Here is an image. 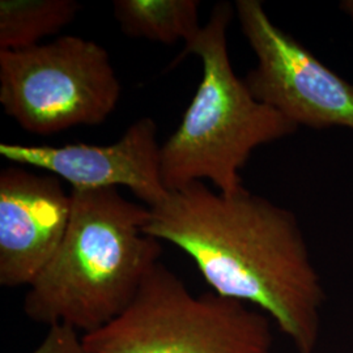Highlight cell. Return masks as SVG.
<instances>
[{
	"label": "cell",
	"instance_id": "1",
	"mask_svg": "<svg viewBox=\"0 0 353 353\" xmlns=\"http://www.w3.org/2000/svg\"><path fill=\"white\" fill-rule=\"evenodd\" d=\"M144 232L186 252L212 292L270 316L299 353H314L326 294L294 214L243 189L205 182L169 192Z\"/></svg>",
	"mask_w": 353,
	"mask_h": 353
},
{
	"label": "cell",
	"instance_id": "2",
	"mask_svg": "<svg viewBox=\"0 0 353 353\" xmlns=\"http://www.w3.org/2000/svg\"><path fill=\"white\" fill-rule=\"evenodd\" d=\"M63 240L28 287L24 313L33 322L64 323L84 334L121 316L163 254L144 232L150 207L119 189L71 190Z\"/></svg>",
	"mask_w": 353,
	"mask_h": 353
},
{
	"label": "cell",
	"instance_id": "3",
	"mask_svg": "<svg viewBox=\"0 0 353 353\" xmlns=\"http://www.w3.org/2000/svg\"><path fill=\"white\" fill-rule=\"evenodd\" d=\"M229 3L216 4L205 26L185 45L202 61V80L176 131L161 144V178L169 192L208 181L223 194L243 189L241 170L254 150L294 134L299 126L258 101L234 74L228 49Z\"/></svg>",
	"mask_w": 353,
	"mask_h": 353
},
{
	"label": "cell",
	"instance_id": "4",
	"mask_svg": "<svg viewBox=\"0 0 353 353\" xmlns=\"http://www.w3.org/2000/svg\"><path fill=\"white\" fill-rule=\"evenodd\" d=\"M93 353H271V318L207 292L194 296L159 262L119 316L83 334Z\"/></svg>",
	"mask_w": 353,
	"mask_h": 353
},
{
	"label": "cell",
	"instance_id": "5",
	"mask_svg": "<svg viewBox=\"0 0 353 353\" xmlns=\"http://www.w3.org/2000/svg\"><path fill=\"white\" fill-rule=\"evenodd\" d=\"M122 85L106 49L62 36L21 50L0 51V103L24 131L49 137L106 121Z\"/></svg>",
	"mask_w": 353,
	"mask_h": 353
},
{
	"label": "cell",
	"instance_id": "6",
	"mask_svg": "<svg viewBox=\"0 0 353 353\" xmlns=\"http://www.w3.org/2000/svg\"><path fill=\"white\" fill-rule=\"evenodd\" d=\"M236 12L256 65L243 79L258 101L297 126L353 130V84L272 23L259 0H237Z\"/></svg>",
	"mask_w": 353,
	"mask_h": 353
},
{
	"label": "cell",
	"instance_id": "7",
	"mask_svg": "<svg viewBox=\"0 0 353 353\" xmlns=\"http://www.w3.org/2000/svg\"><path fill=\"white\" fill-rule=\"evenodd\" d=\"M0 156L14 164L54 174L71 190L126 188L150 208L169 195L161 178L157 125L150 117L135 121L109 145L1 143Z\"/></svg>",
	"mask_w": 353,
	"mask_h": 353
},
{
	"label": "cell",
	"instance_id": "8",
	"mask_svg": "<svg viewBox=\"0 0 353 353\" xmlns=\"http://www.w3.org/2000/svg\"><path fill=\"white\" fill-rule=\"evenodd\" d=\"M72 194L54 174L8 166L0 172V284L29 287L63 240Z\"/></svg>",
	"mask_w": 353,
	"mask_h": 353
},
{
	"label": "cell",
	"instance_id": "9",
	"mask_svg": "<svg viewBox=\"0 0 353 353\" xmlns=\"http://www.w3.org/2000/svg\"><path fill=\"white\" fill-rule=\"evenodd\" d=\"M198 0H114V19L131 38L188 45L202 26Z\"/></svg>",
	"mask_w": 353,
	"mask_h": 353
},
{
	"label": "cell",
	"instance_id": "10",
	"mask_svg": "<svg viewBox=\"0 0 353 353\" xmlns=\"http://www.w3.org/2000/svg\"><path fill=\"white\" fill-rule=\"evenodd\" d=\"M80 7L75 0H1L0 51L42 43L71 24Z\"/></svg>",
	"mask_w": 353,
	"mask_h": 353
},
{
	"label": "cell",
	"instance_id": "11",
	"mask_svg": "<svg viewBox=\"0 0 353 353\" xmlns=\"http://www.w3.org/2000/svg\"><path fill=\"white\" fill-rule=\"evenodd\" d=\"M32 353H93L75 327L64 323L49 326L45 339Z\"/></svg>",
	"mask_w": 353,
	"mask_h": 353
},
{
	"label": "cell",
	"instance_id": "12",
	"mask_svg": "<svg viewBox=\"0 0 353 353\" xmlns=\"http://www.w3.org/2000/svg\"><path fill=\"white\" fill-rule=\"evenodd\" d=\"M341 11L347 13L353 21V0H344L341 3Z\"/></svg>",
	"mask_w": 353,
	"mask_h": 353
}]
</instances>
